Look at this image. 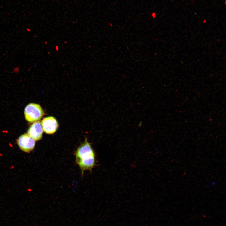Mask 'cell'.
<instances>
[{
  "label": "cell",
  "mask_w": 226,
  "mask_h": 226,
  "mask_svg": "<svg viewBox=\"0 0 226 226\" xmlns=\"http://www.w3.org/2000/svg\"><path fill=\"white\" fill-rule=\"evenodd\" d=\"M76 163L80 168L82 175L84 171H91L95 165V155L91 145L86 139L75 152Z\"/></svg>",
  "instance_id": "6da1fadb"
},
{
  "label": "cell",
  "mask_w": 226,
  "mask_h": 226,
  "mask_svg": "<svg viewBox=\"0 0 226 226\" xmlns=\"http://www.w3.org/2000/svg\"><path fill=\"white\" fill-rule=\"evenodd\" d=\"M24 113L26 120L30 123L40 120L44 115L41 106L34 103H30L26 106Z\"/></svg>",
  "instance_id": "7a4b0ae2"
},
{
  "label": "cell",
  "mask_w": 226,
  "mask_h": 226,
  "mask_svg": "<svg viewBox=\"0 0 226 226\" xmlns=\"http://www.w3.org/2000/svg\"><path fill=\"white\" fill-rule=\"evenodd\" d=\"M17 143L21 150L25 152H29L33 149L35 145V142L27 134H24L19 137Z\"/></svg>",
  "instance_id": "3957f363"
},
{
  "label": "cell",
  "mask_w": 226,
  "mask_h": 226,
  "mask_svg": "<svg viewBox=\"0 0 226 226\" xmlns=\"http://www.w3.org/2000/svg\"><path fill=\"white\" fill-rule=\"evenodd\" d=\"M43 130L47 134L54 133L58 128V125L56 120L53 117L44 118L41 121Z\"/></svg>",
  "instance_id": "277c9868"
},
{
  "label": "cell",
  "mask_w": 226,
  "mask_h": 226,
  "mask_svg": "<svg viewBox=\"0 0 226 226\" xmlns=\"http://www.w3.org/2000/svg\"><path fill=\"white\" fill-rule=\"evenodd\" d=\"M43 130L40 121L34 122L27 131V134L35 141H38L42 138Z\"/></svg>",
  "instance_id": "5b68a950"
}]
</instances>
